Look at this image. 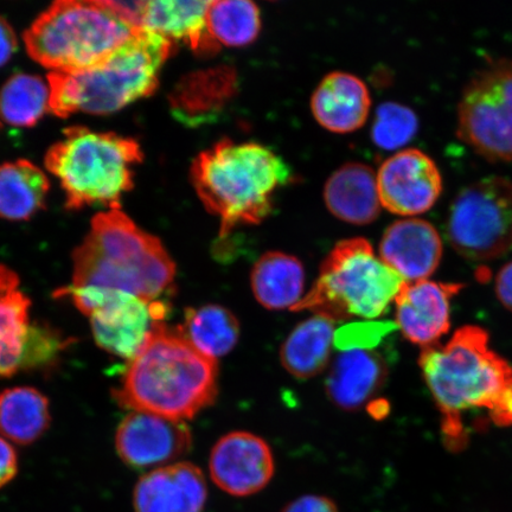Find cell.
Here are the masks:
<instances>
[{
	"label": "cell",
	"instance_id": "17",
	"mask_svg": "<svg viewBox=\"0 0 512 512\" xmlns=\"http://www.w3.org/2000/svg\"><path fill=\"white\" fill-rule=\"evenodd\" d=\"M206 477L191 463L159 467L140 477L133 491L134 512H203Z\"/></svg>",
	"mask_w": 512,
	"mask_h": 512
},
{
	"label": "cell",
	"instance_id": "9",
	"mask_svg": "<svg viewBox=\"0 0 512 512\" xmlns=\"http://www.w3.org/2000/svg\"><path fill=\"white\" fill-rule=\"evenodd\" d=\"M452 247L473 261H490L512 248V182L490 176L459 192L447 220Z\"/></svg>",
	"mask_w": 512,
	"mask_h": 512
},
{
	"label": "cell",
	"instance_id": "15",
	"mask_svg": "<svg viewBox=\"0 0 512 512\" xmlns=\"http://www.w3.org/2000/svg\"><path fill=\"white\" fill-rule=\"evenodd\" d=\"M462 284L421 280L406 283L395 299L396 325L409 342L422 349L438 344L451 326V302Z\"/></svg>",
	"mask_w": 512,
	"mask_h": 512
},
{
	"label": "cell",
	"instance_id": "35",
	"mask_svg": "<svg viewBox=\"0 0 512 512\" xmlns=\"http://www.w3.org/2000/svg\"><path fill=\"white\" fill-rule=\"evenodd\" d=\"M17 37L6 19L0 16V68L11 60L17 50Z\"/></svg>",
	"mask_w": 512,
	"mask_h": 512
},
{
	"label": "cell",
	"instance_id": "32",
	"mask_svg": "<svg viewBox=\"0 0 512 512\" xmlns=\"http://www.w3.org/2000/svg\"><path fill=\"white\" fill-rule=\"evenodd\" d=\"M63 341L54 331L32 326L22 357L21 367H34L47 362L62 348Z\"/></svg>",
	"mask_w": 512,
	"mask_h": 512
},
{
	"label": "cell",
	"instance_id": "20",
	"mask_svg": "<svg viewBox=\"0 0 512 512\" xmlns=\"http://www.w3.org/2000/svg\"><path fill=\"white\" fill-rule=\"evenodd\" d=\"M387 376L386 363L379 354L363 348H351L336 357L325 389L335 406L356 411L379 392Z\"/></svg>",
	"mask_w": 512,
	"mask_h": 512
},
{
	"label": "cell",
	"instance_id": "36",
	"mask_svg": "<svg viewBox=\"0 0 512 512\" xmlns=\"http://www.w3.org/2000/svg\"><path fill=\"white\" fill-rule=\"evenodd\" d=\"M495 291L499 302H501L505 309L512 312V261L508 262L498 272Z\"/></svg>",
	"mask_w": 512,
	"mask_h": 512
},
{
	"label": "cell",
	"instance_id": "4",
	"mask_svg": "<svg viewBox=\"0 0 512 512\" xmlns=\"http://www.w3.org/2000/svg\"><path fill=\"white\" fill-rule=\"evenodd\" d=\"M190 174L203 206L221 220V238L242 224L264 221L275 191L292 178L290 166L268 147L229 139L201 152Z\"/></svg>",
	"mask_w": 512,
	"mask_h": 512
},
{
	"label": "cell",
	"instance_id": "8",
	"mask_svg": "<svg viewBox=\"0 0 512 512\" xmlns=\"http://www.w3.org/2000/svg\"><path fill=\"white\" fill-rule=\"evenodd\" d=\"M406 281L366 239L344 240L332 249L311 291L291 309L310 310L332 320L379 318L394 304Z\"/></svg>",
	"mask_w": 512,
	"mask_h": 512
},
{
	"label": "cell",
	"instance_id": "13",
	"mask_svg": "<svg viewBox=\"0 0 512 512\" xmlns=\"http://www.w3.org/2000/svg\"><path fill=\"white\" fill-rule=\"evenodd\" d=\"M274 470L271 447L252 433L224 435L210 454V477L216 486L230 496L258 494L270 484Z\"/></svg>",
	"mask_w": 512,
	"mask_h": 512
},
{
	"label": "cell",
	"instance_id": "7",
	"mask_svg": "<svg viewBox=\"0 0 512 512\" xmlns=\"http://www.w3.org/2000/svg\"><path fill=\"white\" fill-rule=\"evenodd\" d=\"M136 30L111 2L60 0L25 31L24 43L50 73H78L105 62Z\"/></svg>",
	"mask_w": 512,
	"mask_h": 512
},
{
	"label": "cell",
	"instance_id": "33",
	"mask_svg": "<svg viewBox=\"0 0 512 512\" xmlns=\"http://www.w3.org/2000/svg\"><path fill=\"white\" fill-rule=\"evenodd\" d=\"M281 512H338V508L329 497L305 495L288 503Z\"/></svg>",
	"mask_w": 512,
	"mask_h": 512
},
{
	"label": "cell",
	"instance_id": "26",
	"mask_svg": "<svg viewBox=\"0 0 512 512\" xmlns=\"http://www.w3.org/2000/svg\"><path fill=\"white\" fill-rule=\"evenodd\" d=\"M50 182L37 165L27 159L0 165V217L25 221L46 207Z\"/></svg>",
	"mask_w": 512,
	"mask_h": 512
},
{
	"label": "cell",
	"instance_id": "2",
	"mask_svg": "<svg viewBox=\"0 0 512 512\" xmlns=\"http://www.w3.org/2000/svg\"><path fill=\"white\" fill-rule=\"evenodd\" d=\"M217 376L216 360L192 347L178 329L159 322L113 395L133 412L184 421L213 405Z\"/></svg>",
	"mask_w": 512,
	"mask_h": 512
},
{
	"label": "cell",
	"instance_id": "3",
	"mask_svg": "<svg viewBox=\"0 0 512 512\" xmlns=\"http://www.w3.org/2000/svg\"><path fill=\"white\" fill-rule=\"evenodd\" d=\"M74 287L104 288L157 302L170 290L176 265L162 242L139 228L120 206L94 216L73 254Z\"/></svg>",
	"mask_w": 512,
	"mask_h": 512
},
{
	"label": "cell",
	"instance_id": "19",
	"mask_svg": "<svg viewBox=\"0 0 512 512\" xmlns=\"http://www.w3.org/2000/svg\"><path fill=\"white\" fill-rule=\"evenodd\" d=\"M371 98L361 79L348 73H332L320 82L311 100L313 117L325 130L351 133L369 117Z\"/></svg>",
	"mask_w": 512,
	"mask_h": 512
},
{
	"label": "cell",
	"instance_id": "5",
	"mask_svg": "<svg viewBox=\"0 0 512 512\" xmlns=\"http://www.w3.org/2000/svg\"><path fill=\"white\" fill-rule=\"evenodd\" d=\"M175 43L138 29L105 62L78 73H49L50 112L106 115L156 92L159 73Z\"/></svg>",
	"mask_w": 512,
	"mask_h": 512
},
{
	"label": "cell",
	"instance_id": "1",
	"mask_svg": "<svg viewBox=\"0 0 512 512\" xmlns=\"http://www.w3.org/2000/svg\"><path fill=\"white\" fill-rule=\"evenodd\" d=\"M419 366L441 415L448 450L469 444L466 416L485 412L498 427L512 425V367L490 347L488 332L463 326L444 345L422 349Z\"/></svg>",
	"mask_w": 512,
	"mask_h": 512
},
{
	"label": "cell",
	"instance_id": "21",
	"mask_svg": "<svg viewBox=\"0 0 512 512\" xmlns=\"http://www.w3.org/2000/svg\"><path fill=\"white\" fill-rule=\"evenodd\" d=\"M324 200L337 219L352 224H369L381 213L376 174L370 166L348 163L329 178Z\"/></svg>",
	"mask_w": 512,
	"mask_h": 512
},
{
	"label": "cell",
	"instance_id": "25",
	"mask_svg": "<svg viewBox=\"0 0 512 512\" xmlns=\"http://www.w3.org/2000/svg\"><path fill=\"white\" fill-rule=\"evenodd\" d=\"M251 281L256 300L268 310H291L303 299L305 272L296 256L280 252L262 255Z\"/></svg>",
	"mask_w": 512,
	"mask_h": 512
},
{
	"label": "cell",
	"instance_id": "27",
	"mask_svg": "<svg viewBox=\"0 0 512 512\" xmlns=\"http://www.w3.org/2000/svg\"><path fill=\"white\" fill-rule=\"evenodd\" d=\"M50 425L49 401L31 387H16L0 393V433L19 445H30Z\"/></svg>",
	"mask_w": 512,
	"mask_h": 512
},
{
	"label": "cell",
	"instance_id": "28",
	"mask_svg": "<svg viewBox=\"0 0 512 512\" xmlns=\"http://www.w3.org/2000/svg\"><path fill=\"white\" fill-rule=\"evenodd\" d=\"M179 332L197 351L213 360L226 356L240 337V323L226 307L204 305L185 312Z\"/></svg>",
	"mask_w": 512,
	"mask_h": 512
},
{
	"label": "cell",
	"instance_id": "11",
	"mask_svg": "<svg viewBox=\"0 0 512 512\" xmlns=\"http://www.w3.org/2000/svg\"><path fill=\"white\" fill-rule=\"evenodd\" d=\"M56 294L72 299L76 309L91 319L95 342L102 350L130 362L166 315L163 303L146 302L123 291L70 285Z\"/></svg>",
	"mask_w": 512,
	"mask_h": 512
},
{
	"label": "cell",
	"instance_id": "16",
	"mask_svg": "<svg viewBox=\"0 0 512 512\" xmlns=\"http://www.w3.org/2000/svg\"><path fill=\"white\" fill-rule=\"evenodd\" d=\"M380 258L406 283H416L437 271L443 258V241L431 222L406 217L384 232Z\"/></svg>",
	"mask_w": 512,
	"mask_h": 512
},
{
	"label": "cell",
	"instance_id": "30",
	"mask_svg": "<svg viewBox=\"0 0 512 512\" xmlns=\"http://www.w3.org/2000/svg\"><path fill=\"white\" fill-rule=\"evenodd\" d=\"M207 24L211 36L220 46L246 47L259 36L260 10L248 0L210 2Z\"/></svg>",
	"mask_w": 512,
	"mask_h": 512
},
{
	"label": "cell",
	"instance_id": "23",
	"mask_svg": "<svg viewBox=\"0 0 512 512\" xmlns=\"http://www.w3.org/2000/svg\"><path fill=\"white\" fill-rule=\"evenodd\" d=\"M30 305L18 275L0 265V377L12 376L21 368L30 329Z\"/></svg>",
	"mask_w": 512,
	"mask_h": 512
},
{
	"label": "cell",
	"instance_id": "12",
	"mask_svg": "<svg viewBox=\"0 0 512 512\" xmlns=\"http://www.w3.org/2000/svg\"><path fill=\"white\" fill-rule=\"evenodd\" d=\"M382 208L415 217L426 213L443 192V177L434 160L418 149L394 153L376 175Z\"/></svg>",
	"mask_w": 512,
	"mask_h": 512
},
{
	"label": "cell",
	"instance_id": "10",
	"mask_svg": "<svg viewBox=\"0 0 512 512\" xmlns=\"http://www.w3.org/2000/svg\"><path fill=\"white\" fill-rule=\"evenodd\" d=\"M458 137L491 162L512 160V60L499 59L466 83L458 104Z\"/></svg>",
	"mask_w": 512,
	"mask_h": 512
},
{
	"label": "cell",
	"instance_id": "18",
	"mask_svg": "<svg viewBox=\"0 0 512 512\" xmlns=\"http://www.w3.org/2000/svg\"><path fill=\"white\" fill-rule=\"evenodd\" d=\"M209 5L201 0L143 2L140 29L156 32L172 43L183 42L197 55H214L221 46L208 29Z\"/></svg>",
	"mask_w": 512,
	"mask_h": 512
},
{
	"label": "cell",
	"instance_id": "6",
	"mask_svg": "<svg viewBox=\"0 0 512 512\" xmlns=\"http://www.w3.org/2000/svg\"><path fill=\"white\" fill-rule=\"evenodd\" d=\"M142 147L132 138L87 127L67 128L44 158L47 170L59 179L66 208L120 206L134 187V166L143 162Z\"/></svg>",
	"mask_w": 512,
	"mask_h": 512
},
{
	"label": "cell",
	"instance_id": "37",
	"mask_svg": "<svg viewBox=\"0 0 512 512\" xmlns=\"http://www.w3.org/2000/svg\"><path fill=\"white\" fill-rule=\"evenodd\" d=\"M0 127H2V123H0Z\"/></svg>",
	"mask_w": 512,
	"mask_h": 512
},
{
	"label": "cell",
	"instance_id": "29",
	"mask_svg": "<svg viewBox=\"0 0 512 512\" xmlns=\"http://www.w3.org/2000/svg\"><path fill=\"white\" fill-rule=\"evenodd\" d=\"M48 82L40 76L16 74L0 89V123L17 127L35 126L50 112Z\"/></svg>",
	"mask_w": 512,
	"mask_h": 512
},
{
	"label": "cell",
	"instance_id": "22",
	"mask_svg": "<svg viewBox=\"0 0 512 512\" xmlns=\"http://www.w3.org/2000/svg\"><path fill=\"white\" fill-rule=\"evenodd\" d=\"M238 76L228 66L185 76L170 96L172 112L188 124H200L222 111L233 98Z\"/></svg>",
	"mask_w": 512,
	"mask_h": 512
},
{
	"label": "cell",
	"instance_id": "34",
	"mask_svg": "<svg viewBox=\"0 0 512 512\" xmlns=\"http://www.w3.org/2000/svg\"><path fill=\"white\" fill-rule=\"evenodd\" d=\"M17 454L8 441L0 438V489L17 476Z\"/></svg>",
	"mask_w": 512,
	"mask_h": 512
},
{
	"label": "cell",
	"instance_id": "31",
	"mask_svg": "<svg viewBox=\"0 0 512 512\" xmlns=\"http://www.w3.org/2000/svg\"><path fill=\"white\" fill-rule=\"evenodd\" d=\"M419 119L408 106L398 102H384L377 108L371 139L386 151L401 149L416 136Z\"/></svg>",
	"mask_w": 512,
	"mask_h": 512
},
{
	"label": "cell",
	"instance_id": "24",
	"mask_svg": "<svg viewBox=\"0 0 512 512\" xmlns=\"http://www.w3.org/2000/svg\"><path fill=\"white\" fill-rule=\"evenodd\" d=\"M335 320L316 315L304 320L287 337L280 360L292 376L311 379L328 367L335 339Z\"/></svg>",
	"mask_w": 512,
	"mask_h": 512
},
{
	"label": "cell",
	"instance_id": "14",
	"mask_svg": "<svg viewBox=\"0 0 512 512\" xmlns=\"http://www.w3.org/2000/svg\"><path fill=\"white\" fill-rule=\"evenodd\" d=\"M192 435L184 421L132 412L121 422L115 446L123 462L133 469L168 466L188 453Z\"/></svg>",
	"mask_w": 512,
	"mask_h": 512
}]
</instances>
